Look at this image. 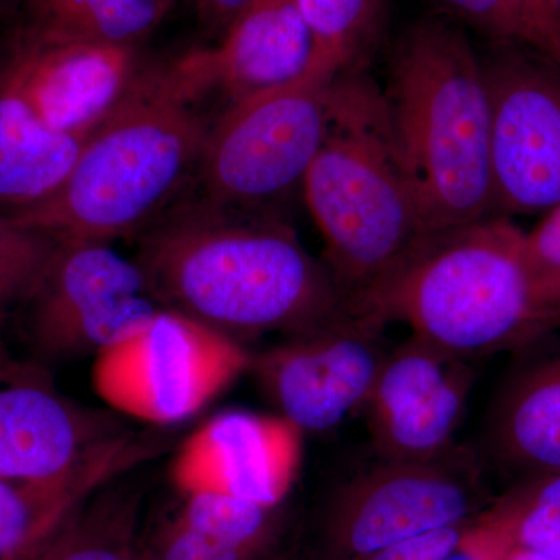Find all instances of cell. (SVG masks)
<instances>
[{
    "label": "cell",
    "mask_w": 560,
    "mask_h": 560,
    "mask_svg": "<svg viewBox=\"0 0 560 560\" xmlns=\"http://www.w3.org/2000/svg\"><path fill=\"white\" fill-rule=\"evenodd\" d=\"M349 308L385 327L407 324L463 360L526 348L560 326L537 293L525 231L497 215L431 232Z\"/></svg>",
    "instance_id": "3957f363"
},
{
    "label": "cell",
    "mask_w": 560,
    "mask_h": 560,
    "mask_svg": "<svg viewBox=\"0 0 560 560\" xmlns=\"http://www.w3.org/2000/svg\"><path fill=\"white\" fill-rule=\"evenodd\" d=\"M492 500L480 459L453 445L422 460L377 458L330 493L316 525L318 560H363L429 530L464 525Z\"/></svg>",
    "instance_id": "52a82bcc"
},
{
    "label": "cell",
    "mask_w": 560,
    "mask_h": 560,
    "mask_svg": "<svg viewBox=\"0 0 560 560\" xmlns=\"http://www.w3.org/2000/svg\"><path fill=\"white\" fill-rule=\"evenodd\" d=\"M249 360L241 342L161 308L145 329L95 357L92 382L114 410L173 423L215 399Z\"/></svg>",
    "instance_id": "ba28073f"
},
{
    "label": "cell",
    "mask_w": 560,
    "mask_h": 560,
    "mask_svg": "<svg viewBox=\"0 0 560 560\" xmlns=\"http://www.w3.org/2000/svg\"><path fill=\"white\" fill-rule=\"evenodd\" d=\"M525 250L537 293L560 323V202L525 232Z\"/></svg>",
    "instance_id": "83f0119b"
},
{
    "label": "cell",
    "mask_w": 560,
    "mask_h": 560,
    "mask_svg": "<svg viewBox=\"0 0 560 560\" xmlns=\"http://www.w3.org/2000/svg\"><path fill=\"white\" fill-rule=\"evenodd\" d=\"M132 436L117 442L86 466L60 480L11 481L0 478V560H16L36 540L110 478L149 453Z\"/></svg>",
    "instance_id": "ac0fdd59"
},
{
    "label": "cell",
    "mask_w": 560,
    "mask_h": 560,
    "mask_svg": "<svg viewBox=\"0 0 560 560\" xmlns=\"http://www.w3.org/2000/svg\"><path fill=\"white\" fill-rule=\"evenodd\" d=\"M184 495L186 503L178 517L190 528L260 559L270 548L278 508L261 506L217 490H191Z\"/></svg>",
    "instance_id": "cb8c5ba5"
},
{
    "label": "cell",
    "mask_w": 560,
    "mask_h": 560,
    "mask_svg": "<svg viewBox=\"0 0 560 560\" xmlns=\"http://www.w3.org/2000/svg\"><path fill=\"white\" fill-rule=\"evenodd\" d=\"M315 36L316 61L337 73L359 68L377 39L388 0H298Z\"/></svg>",
    "instance_id": "603a6c76"
},
{
    "label": "cell",
    "mask_w": 560,
    "mask_h": 560,
    "mask_svg": "<svg viewBox=\"0 0 560 560\" xmlns=\"http://www.w3.org/2000/svg\"><path fill=\"white\" fill-rule=\"evenodd\" d=\"M97 492L16 560H140L139 497L124 488Z\"/></svg>",
    "instance_id": "ffe728a7"
},
{
    "label": "cell",
    "mask_w": 560,
    "mask_h": 560,
    "mask_svg": "<svg viewBox=\"0 0 560 560\" xmlns=\"http://www.w3.org/2000/svg\"><path fill=\"white\" fill-rule=\"evenodd\" d=\"M58 245L54 235L0 213V326L31 298Z\"/></svg>",
    "instance_id": "d4e9b609"
},
{
    "label": "cell",
    "mask_w": 560,
    "mask_h": 560,
    "mask_svg": "<svg viewBox=\"0 0 560 560\" xmlns=\"http://www.w3.org/2000/svg\"><path fill=\"white\" fill-rule=\"evenodd\" d=\"M200 101L175 61L145 68L84 140L65 183L46 200L3 215L58 241L140 234L195 178L210 128Z\"/></svg>",
    "instance_id": "7a4b0ae2"
},
{
    "label": "cell",
    "mask_w": 560,
    "mask_h": 560,
    "mask_svg": "<svg viewBox=\"0 0 560 560\" xmlns=\"http://www.w3.org/2000/svg\"><path fill=\"white\" fill-rule=\"evenodd\" d=\"M140 560H260L249 552L228 547L190 528L178 515L164 523L145 545H140Z\"/></svg>",
    "instance_id": "4316f807"
},
{
    "label": "cell",
    "mask_w": 560,
    "mask_h": 560,
    "mask_svg": "<svg viewBox=\"0 0 560 560\" xmlns=\"http://www.w3.org/2000/svg\"><path fill=\"white\" fill-rule=\"evenodd\" d=\"M113 418L33 381L0 383V478L60 480L125 440Z\"/></svg>",
    "instance_id": "2e32d148"
},
{
    "label": "cell",
    "mask_w": 560,
    "mask_h": 560,
    "mask_svg": "<svg viewBox=\"0 0 560 560\" xmlns=\"http://www.w3.org/2000/svg\"><path fill=\"white\" fill-rule=\"evenodd\" d=\"M444 16L469 25L495 44H517L551 58V47L521 0H433ZM555 61V60H552Z\"/></svg>",
    "instance_id": "484cf974"
},
{
    "label": "cell",
    "mask_w": 560,
    "mask_h": 560,
    "mask_svg": "<svg viewBox=\"0 0 560 560\" xmlns=\"http://www.w3.org/2000/svg\"><path fill=\"white\" fill-rule=\"evenodd\" d=\"M481 57L490 108L492 215L560 202V65L517 44Z\"/></svg>",
    "instance_id": "30bf717a"
},
{
    "label": "cell",
    "mask_w": 560,
    "mask_h": 560,
    "mask_svg": "<svg viewBox=\"0 0 560 560\" xmlns=\"http://www.w3.org/2000/svg\"><path fill=\"white\" fill-rule=\"evenodd\" d=\"M316 61L315 36L298 0H250L220 43L176 60L200 97L232 103L300 79Z\"/></svg>",
    "instance_id": "9a60e30c"
},
{
    "label": "cell",
    "mask_w": 560,
    "mask_h": 560,
    "mask_svg": "<svg viewBox=\"0 0 560 560\" xmlns=\"http://www.w3.org/2000/svg\"><path fill=\"white\" fill-rule=\"evenodd\" d=\"M302 190L324 264L349 301L430 234L390 139L382 88L363 66L334 81L329 128Z\"/></svg>",
    "instance_id": "5b68a950"
},
{
    "label": "cell",
    "mask_w": 560,
    "mask_h": 560,
    "mask_svg": "<svg viewBox=\"0 0 560 560\" xmlns=\"http://www.w3.org/2000/svg\"><path fill=\"white\" fill-rule=\"evenodd\" d=\"M504 560H560V559L550 558V556L539 555V552L512 550V551L508 552L506 558H504Z\"/></svg>",
    "instance_id": "1f68e13d"
},
{
    "label": "cell",
    "mask_w": 560,
    "mask_h": 560,
    "mask_svg": "<svg viewBox=\"0 0 560 560\" xmlns=\"http://www.w3.org/2000/svg\"><path fill=\"white\" fill-rule=\"evenodd\" d=\"M135 260L109 243L60 241L49 267L18 312L43 359L97 357L145 329L161 311Z\"/></svg>",
    "instance_id": "9c48e42d"
},
{
    "label": "cell",
    "mask_w": 560,
    "mask_h": 560,
    "mask_svg": "<svg viewBox=\"0 0 560 560\" xmlns=\"http://www.w3.org/2000/svg\"><path fill=\"white\" fill-rule=\"evenodd\" d=\"M88 138L47 127L0 88V213L50 197L68 178Z\"/></svg>",
    "instance_id": "d6986e66"
},
{
    "label": "cell",
    "mask_w": 560,
    "mask_h": 560,
    "mask_svg": "<svg viewBox=\"0 0 560 560\" xmlns=\"http://www.w3.org/2000/svg\"><path fill=\"white\" fill-rule=\"evenodd\" d=\"M383 330L377 320L349 308L340 318L250 355L248 371L280 418L301 434L326 433L363 410L389 352Z\"/></svg>",
    "instance_id": "7c38bea8"
},
{
    "label": "cell",
    "mask_w": 560,
    "mask_h": 560,
    "mask_svg": "<svg viewBox=\"0 0 560 560\" xmlns=\"http://www.w3.org/2000/svg\"><path fill=\"white\" fill-rule=\"evenodd\" d=\"M250 0H197L200 25L212 38H221Z\"/></svg>",
    "instance_id": "f546056e"
},
{
    "label": "cell",
    "mask_w": 560,
    "mask_h": 560,
    "mask_svg": "<svg viewBox=\"0 0 560 560\" xmlns=\"http://www.w3.org/2000/svg\"><path fill=\"white\" fill-rule=\"evenodd\" d=\"M486 452L518 481L560 471V345L512 372L486 422Z\"/></svg>",
    "instance_id": "e0dca14e"
},
{
    "label": "cell",
    "mask_w": 560,
    "mask_h": 560,
    "mask_svg": "<svg viewBox=\"0 0 560 560\" xmlns=\"http://www.w3.org/2000/svg\"><path fill=\"white\" fill-rule=\"evenodd\" d=\"M168 9L154 0H25V24L58 35L139 47Z\"/></svg>",
    "instance_id": "44dd1931"
},
{
    "label": "cell",
    "mask_w": 560,
    "mask_h": 560,
    "mask_svg": "<svg viewBox=\"0 0 560 560\" xmlns=\"http://www.w3.org/2000/svg\"><path fill=\"white\" fill-rule=\"evenodd\" d=\"M551 47L552 60L560 65V0H521Z\"/></svg>",
    "instance_id": "4dcf8cb0"
},
{
    "label": "cell",
    "mask_w": 560,
    "mask_h": 560,
    "mask_svg": "<svg viewBox=\"0 0 560 560\" xmlns=\"http://www.w3.org/2000/svg\"><path fill=\"white\" fill-rule=\"evenodd\" d=\"M139 47L58 35L21 21L0 39V88L54 130L91 136L142 75Z\"/></svg>",
    "instance_id": "8fae6325"
},
{
    "label": "cell",
    "mask_w": 560,
    "mask_h": 560,
    "mask_svg": "<svg viewBox=\"0 0 560 560\" xmlns=\"http://www.w3.org/2000/svg\"><path fill=\"white\" fill-rule=\"evenodd\" d=\"M471 385L467 360L415 335L389 349L363 407L375 456L422 460L447 452Z\"/></svg>",
    "instance_id": "4fadbf2b"
},
{
    "label": "cell",
    "mask_w": 560,
    "mask_h": 560,
    "mask_svg": "<svg viewBox=\"0 0 560 560\" xmlns=\"http://www.w3.org/2000/svg\"><path fill=\"white\" fill-rule=\"evenodd\" d=\"M326 66L224 108L210 124L194 180L198 200L242 212H267L302 187L326 139L334 81Z\"/></svg>",
    "instance_id": "8992f818"
},
{
    "label": "cell",
    "mask_w": 560,
    "mask_h": 560,
    "mask_svg": "<svg viewBox=\"0 0 560 560\" xmlns=\"http://www.w3.org/2000/svg\"><path fill=\"white\" fill-rule=\"evenodd\" d=\"M382 95L427 231L493 217L488 86L463 25L447 16L411 25Z\"/></svg>",
    "instance_id": "277c9868"
},
{
    "label": "cell",
    "mask_w": 560,
    "mask_h": 560,
    "mask_svg": "<svg viewBox=\"0 0 560 560\" xmlns=\"http://www.w3.org/2000/svg\"><path fill=\"white\" fill-rule=\"evenodd\" d=\"M135 261L162 308L242 346L265 334H304L349 312L327 265L271 212L175 202L138 234Z\"/></svg>",
    "instance_id": "6da1fadb"
},
{
    "label": "cell",
    "mask_w": 560,
    "mask_h": 560,
    "mask_svg": "<svg viewBox=\"0 0 560 560\" xmlns=\"http://www.w3.org/2000/svg\"><path fill=\"white\" fill-rule=\"evenodd\" d=\"M301 436L280 416L223 412L180 448L173 480L184 493L217 490L278 508L300 469Z\"/></svg>",
    "instance_id": "5bb4252c"
},
{
    "label": "cell",
    "mask_w": 560,
    "mask_h": 560,
    "mask_svg": "<svg viewBox=\"0 0 560 560\" xmlns=\"http://www.w3.org/2000/svg\"><path fill=\"white\" fill-rule=\"evenodd\" d=\"M154 2L161 3V5H164L165 9L171 10L173 7V3H175L176 0H154Z\"/></svg>",
    "instance_id": "d6a6232c"
},
{
    "label": "cell",
    "mask_w": 560,
    "mask_h": 560,
    "mask_svg": "<svg viewBox=\"0 0 560 560\" xmlns=\"http://www.w3.org/2000/svg\"><path fill=\"white\" fill-rule=\"evenodd\" d=\"M469 523L429 530L397 541L363 560H444L458 547Z\"/></svg>",
    "instance_id": "f1b7e54d"
},
{
    "label": "cell",
    "mask_w": 560,
    "mask_h": 560,
    "mask_svg": "<svg viewBox=\"0 0 560 560\" xmlns=\"http://www.w3.org/2000/svg\"><path fill=\"white\" fill-rule=\"evenodd\" d=\"M477 521L506 552L523 550L560 559V471L518 481Z\"/></svg>",
    "instance_id": "7402d4cb"
}]
</instances>
